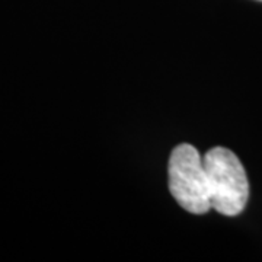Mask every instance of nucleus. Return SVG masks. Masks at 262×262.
Masks as SVG:
<instances>
[{
	"label": "nucleus",
	"instance_id": "nucleus-2",
	"mask_svg": "<svg viewBox=\"0 0 262 262\" xmlns=\"http://www.w3.org/2000/svg\"><path fill=\"white\" fill-rule=\"evenodd\" d=\"M169 189L188 213L206 214L211 210L204 159L191 144H179L172 150L168 166Z\"/></svg>",
	"mask_w": 262,
	"mask_h": 262
},
{
	"label": "nucleus",
	"instance_id": "nucleus-1",
	"mask_svg": "<svg viewBox=\"0 0 262 262\" xmlns=\"http://www.w3.org/2000/svg\"><path fill=\"white\" fill-rule=\"evenodd\" d=\"M211 208L220 214H241L249 198V182L244 165L232 150L214 147L203 156Z\"/></svg>",
	"mask_w": 262,
	"mask_h": 262
}]
</instances>
